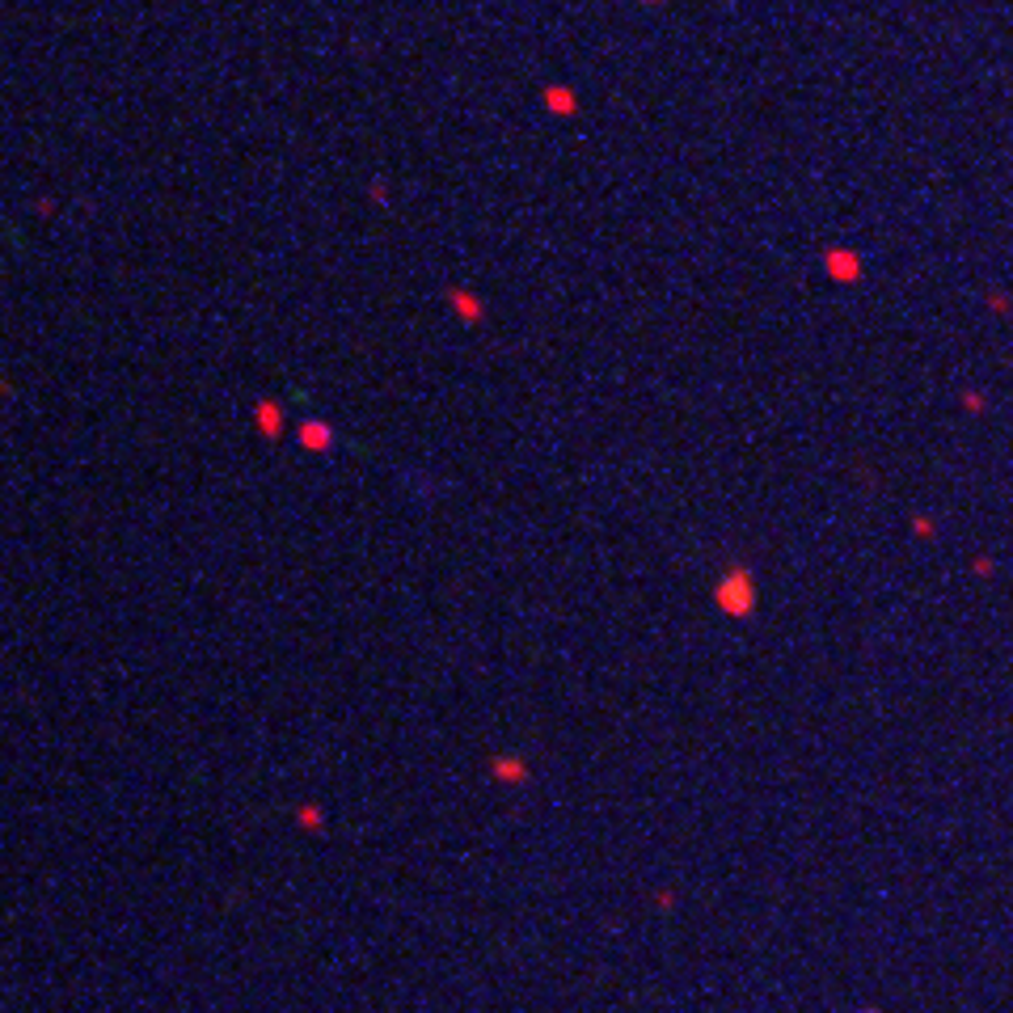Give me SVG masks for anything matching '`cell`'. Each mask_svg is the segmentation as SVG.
<instances>
[{
  "mask_svg": "<svg viewBox=\"0 0 1013 1013\" xmlns=\"http://www.w3.org/2000/svg\"><path fill=\"white\" fill-rule=\"evenodd\" d=\"M865 1013H879V1010H865Z\"/></svg>",
  "mask_w": 1013,
  "mask_h": 1013,
  "instance_id": "obj_3",
  "label": "cell"
},
{
  "mask_svg": "<svg viewBox=\"0 0 1013 1013\" xmlns=\"http://www.w3.org/2000/svg\"><path fill=\"white\" fill-rule=\"evenodd\" d=\"M490 773L499 781H506V785H524L528 781V764L515 756H494V764H490Z\"/></svg>",
  "mask_w": 1013,
  "mask_h": 1013,
  "instance_id": "obj_2",
  "label": "cell"
},
{
  "mask_svg": "<svg viewBox=\"0 0 1013 1013\" xmlns=\"http://www.w3.org/2000/svg\"><path fill=\"white\" fill-rule=\"evenodd\" d=\"M718 609L726 612V616H752V609H756V591H752L748 570H731V579L718 588Z\"/></svg>",
  "mask_w": 1013,
  "mask_h": 1013,
  "instance_id": "obj_1",
  "label": "cell"
}]
</instances>
